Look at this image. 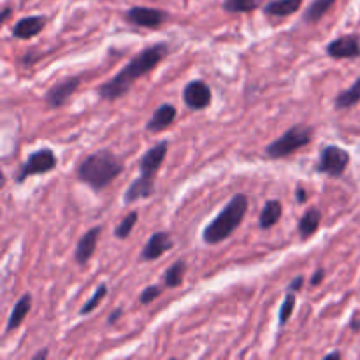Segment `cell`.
Instances as JSON below:
<instances>
[{
	"mask_svg": "<svg viewBox=\"0 0 360 360\" xmlns=\"http://www.w3.org/2000/svg\"><path fill=\"white\" fill-rule=\"evenodd\" d=\"M169 53V46L165 42H157L153 46H148L144 48L139 55L134 56L118 74L111 77L109 81L102 83L97 88L98 97L104 98V101H118L123 95L129 94V90L132 88V84L136 83L139 77L146 76L151 70L157 69L158 63L164 62V58Z\"/></svg>",
	"mask_w": 360,
	"mask_h": 360,
	"instance_id": "obj_1",
	"label": "cell"
},
{
	"mask_svg": "<svg viewBox=\"0 0 360 360\" xmlns=\"http://www.w3.org/2000/svg\"><path fill=\"white\" fill-rule=\"evenodd\" d=\"M123 172V162L116 153L109 150H98L88 155L77 165L76 176L81 183L90 186L95 192L108 188Z\"/></svg>",
	"mask_w": 360,
	"mask_h": 360,
	"instance_id": "obj_2",
	"label": "cell"
},
{
	"mask_svg": "<svg viewBox=\"0 0 360 360\" xmlns=\"http://www.w3.org/2000/svg\"><path fill=\"white\" fill-rule=\"evenodd\" d=\"M250 200L245 193H236L218 217L204 229L202 239L206 245H220L221 241L231 238L236 229L243 224L246 213H248Z\"/></svg>",
	"mask_w": 360,
	"mask_h": 360,
	"instance_id": "obj_3",
	"label": "cell"
},
{
	"mask_svg": "<svg viewBox=\"0 0 360 360\" xmlns=\"http://www.w3.org/2000/svg\"><path fill=\"white\" fill-rule=\"evenodd\" d=\"M313 139V129L308 125H299L290 127L287 132L281 134L276 141H273L271 144L266 146V155L273 160H278V158H285L288 155L295 153L301 148L308 146Z\"/></svg>",
	"mask_w": 360,
	"mask_h": 360,
	"instance_id": "obj_4",
	"label": "cell"
},
{
	"mask_svg": "<svg viewBox=\"0 0 360 360\" xmlns=\"http://www.w3.org/2000/svg\"><path fill=\"white\" fill-rule=\"evenodd\" d=\"M56 164H58V160H56V155L53 153L51 148H41V150L28 155L27 160L21 164L16 174V183L27 181L32 176L51 172L53 169H56Z\"/></svg>",
	"mask_w": 360,
	"mask_h": 360,
	"instance_id": "obj_5",
	"label": "cell"
},
{
	"mask_svg": "<svg viewBox=\"0 0 360 360\" xmlns=\"http://www.w3.org/2000/svg\"><path fill=\"white\" fill-rule=\"evenodd\" d=\"M348 164H350V153L345 148L329 144V146L322 148V151H320L316 171L330 176V178H341L348 169Z\"/></svg>",
	"mask_w": 360,
	"mask_h": 360,
	"instance_id": "obj_6",
	"label": "cell"
},
{
	"mask_svg": "<svg viewBox=\"0 0 360 360\" xmlns=\"http://www.w3.org/2000/svg\"><path fill=\"white\" fill-rule=\"evenodd\" d=\"M211 101H213V94H211L210 84L204 83L202 79H193L183 88V102L192 111H202V109L210 108Z\"/></svg>",
	"mask_w": 360,
	"mask_h": 360,
	"instance_id": "obj_7",
	"label": "cell"
},
{
	"mask_svg": "<svg viewBox=\"0 0 360 360\" xmlns=\"http://www.w3.org/2000/svg\"><path fill=\"white\" fill-rule=\"evenodd\" d=\"M169 14L165 11L160 9H153V7H143V6H136L130 7L125 14V20L129 23L136 25V27H143V28H160L162 25L167 21Z\"/></svg>",
	"mask_w": 360,
	"mask_h": 360,
	"instance_id": "obj_8",
	"label": "cell"
},
{
	"mask_svg": "<svg viewBox=\"0 0 360 360\" xmlns=\"http://www.w3.org/2000/svg\"><path fill=\"white\" fill-rule=\"evenodd\" d=\"M79 84H81L79 76L65 77V79L60 81V83L53 84V86L48 90V94H46V104H48V108L51 109L63 108V105L69 102V98L72 97V94H76Z\"/></svg>",
	"mask_w": 360,
	"mask_h": 360,
	"instance_id": "obj_9",
	"label": "cell"
},
{
	"mask_svg": "<svg viewBox=\"0 0 360 360\" xmlns=\"http://www.w3.org/2000/svg\"><path fill=\"white\" fill-rule=\"evenodd\" d=\"M169 151V143L167 141H162V143L155 144V146H151L150 150L146 151V153L141 157L139 160V171H141V176H144V178H150V179H155V174L158 172V169H160V165L164 164L165 160V155H167Z\"/></svg>",
	"mask_w": 360,
	"mask_h": 360,
	"instance_id": "obj_10",
	"label": "cell"
},
{
	"mask_svg": "<svg viewBox=\"0 0 360 360\" xmlns=\"http://www.w3.org/2000/svg\"><path fill=\"white\" fill-rule=\"evenodd\" d=\"M327 55L330 58L345 60V58H359L360 56V41L357 35H341L327 44Z\"/></svg>",
	"mask_w": 360,
	"mask_h": 360,
	"instance_id": "obj_11",
	"label": "cell"
},
{
	"mask_svg": "<svg viewBox=\"0 0 360 360\" xmlns=\"http://www.w3.org/2000/svg\"><path fill=\"white\" fill-rule=\"evenodd\" d=\"M174 246V241H172V236L169 232H155L153 236L150 238V241L146 243V246L143 248L141 252L139 259L143 262H151V260H157L160 259L164 253H167L169 250Z\"/></svg>",
	"mask_w": 360,
	"mask_h": 360,
	"instance_id": "obj_12",
	"label": "cell"
},
{
	"mask_svg": "<svg viewBox=\"0 0 360 360\" xmlns=\"http://www.w3.org/2000/svg\"><path fill=\"white\" fill-rule=\"evenodd\" d=\"M101 227H94L77 241L74 259H76V262L79 264V266H86V264L90 262V259L95 253V248H97V241L98 238H101Z\"/></svg>",
	"mask_w": 360,
	"mask_h": 360,
	"instance_id": "obj_13",
	"label": "cell"
},
{
	"mask_svg": "<svg viewBox=\"0 0 360 360\" xmlns=\"http://www.w3.org/2000/svg\"><path fill=\"white\" fill-rule=\"evenodd\" d=\"M153 193H155V179L139 176V178L134 179V181L130 183L129 188H127L125 195H123V202H125L127 206H130V204L137 202V200L148 199V197H151Z\"/></svg>",
	"mask_w": 360,
	"mask_h": 360,
	"instance_id": "obj_14",
	"label": "cell"
},
{
	"mask_svg": "<svg viewBox=\"0 0 360 360\" xmlns=\"http://www.w3.org/2000/svg\"><path fill=\"white\" fill-rule=\"evenodd\" d=\"M176 116H178V111L172 104H162L157 111L153 112L150 120L146 123V130L148 132H162L165 130L167 127H171L174 123Z\"/></svg>",
	"mask_w": 360,
	"mask_h": 360,
	"instance_id": "obj_15",
	"label": "cell"
},
{
	"mask_svg": "<svg viewBox=\"0 0 360 360\" xmlns=\"http://www.w3.org/2000/svg\"><path fill=\"white\" fill-rule=\"evenodd\" d=\"M46 27L44 16H27L16 21L13 27V35L16 39H30L41 34Z\"/></svg>",
	"mask_w": 360,
	"mask_h": 360,
	"instance_id": "obj_16",
	"label": "cell"
},
{
	"mask_svg": "<svg viewBox=\"0 0 360 360\" xmlns=\"http://www.w3.org/2000/svg\"><path fill=\"white\" fill-rule=\"evenodd\" d=\"M32 309V295L30 294H25L18 299V302L14 304L13 311H11L9 320H7V326H6V333H13L16 330L18 327L23 323V320L27 319V315L30 313Z\"/></svg>",
	"mask_w": 360,
	"mask_h": 360,
	"instance_id": "obj_17",
	"label": "cell"
},
{
	"mask_svg": "<svg viewBox=\"0 0 360 360\" xmlns=\"http://www.w3.org/2000/svg\"><path fill=\"white\" fill-rule=\"evenodd\" d=\"M281 214H283V204L276 199L267 200L266 206H264V210H262V213H260V217H259V227L262 229V231L273 229L274 225L281 220Z\"/></svg>",
	"mask_w": 360,
	"mask_h": 360,
	"instance_id": "obj_18",
	"label": "cell"
},
{
	"mask_svg": "<svg viewBox=\"0 0 360 360\" xmlns=\"http://www.w3.org/2000/svg\"><path fill=\"white\" fill-rule=\"evenodd\" d=\"M302 6V0H271L264 7V13L267 16L274 18H285L290 16V14L297 13Z\"/></svg>",
	"mask_w": 360,
	"mask_h": 360,
	"instance_id": "obj_19",
	"label": "cell"
},
{
	"mask_svg": "<svg viewBox=\"0 0 360 360\" xmlns=\"http://www.w3.org/2000/svg\"><path fill=\"white\" fill-rule=\"evenodd\" d=\"M320 221H322V211L319 207H309L299 220V234L302 239H308L319 231Z\"/></svg>",
	"mask_w": 360,
	"mask_h": 360,
	"instance_id": "obj_20",
	"label": "cell"
},
{
	"mask_svg": "<svg viewBox=\"0 0 360 360\" xmlns=\"http://www.w3.org/2000/svg\"><path fill=\"white\" fill-rule=\"evenodd\" d=\"M360 102V77L352 84L350 88L343 90L341 94H338V97L334 98V108L336 109H352L354 105H357Z\"/></svg>",
	"mask_w": 360,
	"mask_h": 360,
	"instance_id": "obj_21",
	"label": "cell"
},
{
	"mask_svg": "<svg viewBox=\"0 0 360 360\" xmlns=\"http://www.w3.org/2000/svg\"><path fill=\"white\" fill-rule=\"evenodd\" d=\"M336 0H313L304 13L306 23H319L323 16L330 11Z\"/></svg>",
	"mask_w": 360,
	"mask_h": 360,
	"instance_id": "obj_22",
	"label": "cell"
},
{
	"mask_svg": "<svg viewBox=\"0 0 360 360\" xmlns=\"http://www.w3.org/2000/svg\"><path fill=\"white\" fill-rule=\"evenodd\" d=\"M186 262L185 260H176L171 267L164 273V285L167 288H178L185 280Z\"/></svg>",
	"mask_w": 360,
	"mask_h": 360,
	"instance_id": "obj_23",
	"label": "cell"
},
{
	"mask_svg": "<svg viewBox=\"0 0 360 360\" xmlns=\"http://www.w3.org/2000/svg\"><path fill=\"white\" fill-rule=\"evenodd\" d=\"M264 0H224V11L227 13H252L262 6Z\"/></svg>",
	"mask_w": 360,
	"mask_h": 360,
	"instance_id": "obj_24",
	"label": "cell"
},
{
	"mask_svg": "<svg viewBox=\"0 0 360 360\" xmlns=\"http://www.w3.org/2000/svg\"><path fill=\"white\" fill-rule=\"evenodd\" d=\"M137 218H139V213L137 211H130L129 214H127L125 218H123L122 221H120L118 227L115 229V236L118 239H127L130 234H132L134 227H136L137 224Z\"/></svg>",
	"mask_w": 360,
	"mask_h": 360,
	"instance_id": "obj_25",
	"label": "cell"
},
{
	"mask_svg": "<svg viewBox=\"0 0 360 360\" xmlns=\"http://www.w3.org/2000/svg\"><path fill=\"white\" fill-rule=\"evenodd\" d=\"M105 295H108V285L105 283L98 285V287L95 288L94 295H91V297L86 301V304L79 309V315H90V313L94 311V309L97 308L102 301H104Z\"/></svg>",
	"mask_w": 360,
	"mask_h": 360,
	"instance_id": "obj_26",
	"label": "cell"
},
{
	"mask_svg": "<svg viewBox=\"0 0 360 360\" xmlns=\"http://www.w3.org/2000/svg\"><path fill=\"white\" fill-rule=\"evenodd\" d=\"M294 309H295V295L294 292H287V295H285L283 299V304H281V309H280V326H285V323L290 320Z\"/></svg>",
	"mask_w": 360,
	"mask_h": 360,
	"instance_id": "obj_27",
	"label": "cell"
},
{
	"mask_svg": "<svg viewBox=\"0 0 360 360\" xmlns=\"http://www.w3.org/2000/svg\"><path fill=\"white\" fill-rule=\"evenodd\" d=\"M160 294H162V288L157 287V285H151V287L144 288L143 294L139 295V302L141 304L146 306V304H150V302H153Z\"/></svg>",
	"mask_w": 360,
	"mask_h": 360,
	"instance_id": "obj_28",
	"label": "cell"
},
{
	"mask_svg": "<svg viewBox=\"0 0 360 360\" xmlns=\"http://www.w3.org/2000/svg\"><path fill=\"white\" fill-rule=\"evenodd\" d=\"M302 285H304V276H297V278H294V280H292L290 283H288L287 290L288 292H294V294H297V292L302 288Z\"/></svg>",
	"mask_w": 360,
	"mask_h": 360,
	"instance_id": "obj_29",
	"label": "cell"
},
{
	"mask_svg": "<svg viewBox=\"0 0 360 360\" xmlns=\"http://www.w3.org/2000/svg\"><path fill=\"white\" fill-rule=\"evenodd\" d=\"M323 278H326V269H316L315 274L311 276V280H309V285H311V287H319L323 281Z\"/></svg>",
	"mask_w": 360,
	"mask_h": 360,
	"instance_id": "obj_30",
	"label": "cell"
},
{
	"mask_svg": "<svg viewBox=\"0 0 360 360\" xmlns=\"http://www.w3.org/2000/svg\"><path fill=\"white\" fill-rule=\"evenodd\" d=\"M295 200H297L299 204H304L306 200H308V192H306L302 186H299L297 192H295Z\"/></svg>",
	"mask_w": 360,
	"mask_h": 360,
	"instance_id": "obj_31",
	"label": "cell"
},
{
	"mask_svg": "<svg viewBox=\"0 0 360 360\" xmlns=\"http://www.w3.org/2000/svg\"><path fill=\"white\" fill-rule=\"evenodd\" d=\"M122 315H123V309H122V308L115 309V311H112L111 315H109V320H108L109 326H112V323L118 322V319H120V316H122Z\"/></svg>",
	"mask_w": 360,
	"mask_h": 360,
	"instance_id": "obj_32",
	"label": "cell"
},
{
	"mask_svg": "<svg viewBox=\"0 0 360 360\" xmlns=\"http://www.w3.org/2000/svg\"><path fill=\"white\" fill-rule=\"evenodd\" d=\"M11 16V7H4V13H2V18H0V23H6L7 18Z\"/></svg>",
	"mask_w": 360,
	"mask_h": 360,
	"instance_id": "obj_33",
	"label": "cell"
},
{
	"mask_svg": "<svg viewBox=\"0 0 360 360\" xmlns=\"http://www.w3.org/2000/svg\"><path fill=\"white\" fill-rule=\"evenodd\" d=\"M350 327H352V330H355V333H359V330H360V320H352Z\"/></svg>",
	"mask_w": 360,
	"mask_h": 360,
	"instance_id": "obj_34",
	"label": "cell"
},
{
	"mask_svg": "<svg viewBox=\"0 0 360 360\" xmlns=\"http://www.w3.org/2000/svg\"><path fill=\"white\" fill-rule=\"evenodd\" d=\"M46 357H48V350H42V352H37V354H35L32 359L37 360V359H46Z\"/></svg>",
	"mask_w": 360,
	"mask_h": 360,
	"instance_id": "obj_35",
	"label": "cell"
},
{
	"mask_svg": "<svg viewBox=\"0 0 360 360\" xmlns=\"http://www.w3.org/2000/svg\"><path fill=\"white\" fill-rule=\"evenodd\" d=\"M326 359H341V354L340 352H333V354L326 355Z\"/></svg>",
	"mask_w": 360,
	"mask_h": 360,
	"instance_id": "obj_36",
	"label": "cell"
}]
</instances>
